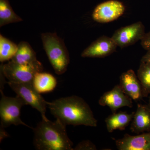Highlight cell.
<instances>
[{
    "label": "cell",
    "instance_id": "6da1fadb",
    "mask_svg": "<svg viewBox=\"0 0 150 150\" xmlns=\"http://www.w3.org/2000/svg\"><path fill=\"white\" fill-rule=\"evenodd\" d=\"M51 114L67 125L96 127L97 120L88 104L76 96L59 98L47 102Z\"/></svg>",
    "mask_w": 150,
    "mask_h": 150
},
{
    "label": "cell",
    "instance_id": "7a4b0ae2",
    "mask_svg": "<svg viewBox=\"0 0 150 150\" xmlns=\"http://www.w3.org/2000/svg\"><path fill=\"white\" fill-rule=\"evenodd\" d=\"M66 125L59 119H43L34 131L33 144L38 150H73V143L66 130Z\"/></svg>",
    "mask_w": 150,
    "mask_h": 150
},
{
    "label": "cell",
    "instance_id": "3957f363",
    "mask_svg": "<svg viewBox=\"0 0 150 150\" xmlns=\"http://www.w3.org/2000/svg\"><path fill=\"white\" fill-rule=\"evenodd\" d=\"M43 48L57 74L66 72L70 63L69 51L64 40L55 33L41 34Z\"/></svg>",
    "mask_w": 150,
    "mask_h": 150
},
{
    "label": "cell",
    "instance_id": "277c9868",
    "mask_svg": "<svg viewBox=\"0 0 150 150\" xmlns=\"http://www.w3.org/2000/svg\"><path fill=\"white\" fill-rule=\"evenodd\" d=\"M0 101V117L1 126L6 128L11 125H23L31 128L24 123L21 119V109L23 106L26 105L24 100L17 96L10 97L4 95L2 91Z\"/></svg>",
    "mask_w": 150,
    "mask_h": 150
},
{
    "label": "cell",
    "instance_id": "5b68a950",
    "mask_svg": "<svg viewBox=\"0 0 150 150\" xmlns=\"http://www.w3.org/2000/svg\"><path fill=\"white\" fill-rule=\"evenodd\" d=\"M42 64L22 65L12 61L1 66V72L8 82L16 83H33L35 74L42 71Z\"/></svg>",
    "mask_w": 150,
    "mask_h": 150
},
{
    "label": "cell",
    "instance_id": "8992f818",
    "mask_svg": "<svg viewBox=\"0 0 150 150\" xmlns=\"http://www.w3.org/2000/svg\"><path fill=\"white\" fill-rule=\"evenodd\" d=\"M12 89L26 103L36 109L41 114L42 119H48L46 115L47 101L36 90L33 83L8 82Z\"/></svg>",
    "mask_w": 150,
    "mask_h": 150
},
{
    "label": "cell",
    "instance_id": "52a82bcc",
    "mask_svg": "<svg viewBox=\"0 0 150 150\" xmlns=\"http://www.w3.org/2000/svg\"><path fill=\"white\" fill-rule=\"evenodd\" d=\"M145 34L144 25L142 22L138 21L115 30L111 38L117 46L122 48L142 40Z\"/></svg>",
    "mask_w": 150,
    "mask_h": 150
},
{
    "label": "cell",
    "instance_id": "ba28073f",
    "mask_svg": "<svg viewBox=\"0 0 150 150\" xmlns=\"http://www.w3.org/2000/svg\"><path fill=\"white\" fill-rule=\"evenodd\" d=\"M125 7L123 3L117 0H109L97 6L93 12L92 18L100 23L113 21L123 15Z\"/></svg>",
    "mask_w": 150,
    "mask_h": 150
},
{
    "label": "cell",
    "instance_id": "9c48e42d",
    "mask_svg": "<svg viewBox=\"0 0 150 150\" xmlns=\"http://www.w3.org/2000/svg\"><path fill=\"white\" fill-rule=\"evenodd\" d=\"M98 103L101 106L109 107L112 113L116 112L121 108L133 106V100L123 92L119 85L104 93L100 98Z\"/></svg>",
    "mask_w": 150,
    "mask_h": 150
},
{
    "label": "cell",
    "instance_id": "30bf717a",
    "mask_svg": "<svg viewBox=\"0 0 150 150\" xmlns=\"http://www.w3.org/2000/svg\"><path fill=\"white\" fill-rule=\"evenodd\" d=\"M117 46L112 38L102 36L86 48L81 56L83 58H104L115 52Z\"/></svg>",
    "mask_w": 150,
    "mask_h": 150
},
{
    "label": "cell",
    "instance_id": "8fae6325",
    "mask_svg": "<svg viewBox=\"0 0 150 150\" xmlns=\"http://www.w3.org/2000/svg\"><path fill=\"white\" fill-rule=\"evenodd\" d=\"M119 81L121 89L132 100L137 102L144 98L141 83L134 70H129L122 73Z\"/></svg>",
    "mask_w": 150,
    "mask_h": 150
},
{
    "label": "cell",
    "instance_id": "7c38bea8",
    "mask_svg": "<svg viewBox=\"0 0 150 150\" xmlns=\"http://www.w3.org/2000/svg\"><path fill=\"white\" fill-rule=\"evenodd\" d=\"M115 143L119 150H150V131L135 136L125 134Z\"/></svg>",
    "mask_w": 150,
    "mask_h": 150
},
{
    "label": "cell",
    "instance_id": "4fadbf2b",
    "mask_svg": "<svg viewBox=\"0 0 150 150\" xmlns=\"http://www.w3.org/2000/svg\"><path fill=\"white\" fill-rule=\"evenodd\" d=\"M130 130L137 134L150 131V108L148 104L137 105Z\"/></svg>",
    "mask_w": 150,
    "mask_h": 150
},
{
    "label": "cell",
    "instance_id": "5bb4252c",
    "mask_svg": "<svg viewBox=\"0 0 150 150\" xmlns=\"http://www.w3.org/2000/svg\"><path fill=\"white\" fill-rule=\"evenodd\" d=\"M134 112L128 113L126 111H120L108 115L105 121L108 132L112 133L116 130H125L133 120Z\"/></svg>",
    "mask_w": 150,
    "mask_h": 150
},
{
    "label": "cell",
    "instance_id": "9a60e30c",
    "mask_svg": "<svg viewBox=\"0 0 150 150\" xmlns=\"http://www.w3.org/2000/svg\"><path fill=\"white\" fill-rule=\"evenodd\" d=\"M11 61L22 65H38L41 64L37 60L35 52L29 43L23 41L18 44L16 54Z\"/></svg>",
    "mask_w": 150,
    "mask_h": 150
},
{
    "label": "cell",
    "instance_id": "2e32d148",
    "mask_svg": "<svg viewBox=\"0 0 150 150\" xmlns=\"http://www.w3.org/2000/svg\"><path fill=\"white\" fill-rule=\"evenodd\" d=\"M33 85L40 93H46L54 90L57 85V80L49 73L39 72L34 76Z\"/></svg>",
    "mask_w": 150,
    "mask_h": 150
},
{
    "label": "cell",
    "instance_id": "e0dca14e",
    "mask_svg": "<svg viewBox=\"0 0 150 150\" xmlns=\"http://www.w3.org/2000/svg\"><path fill=\"white\" fill-rule=\"evenodd\" d=\"M22 21L14 12L8 0H0V27Z\"/></svg>",
    "mask_w": 150,
    "mask_h": 150
},
{
    "label": "cell",
    "instance_id": "ac0fdd59",
    "mask_svg": "<svg viewBox=\"0 0 150 150\" xmlns=\"http://www.w3.org/2000/svg\"><path fill=\"white\" fill-rule=\"evenodd\" d=\"M18 45L0 35V62L10 61L16 54Z\"/></svg>",
    "mask_w": 150,
    "mask_h": 150
},
{
    "label": "cell",
    "instance_id": "d6986e66",
    "mask_svg": "<svg viewBox=\"0 0 150 150\" xmlns=\"http://www.w3.org/2000/svg\"><path fill=\"white\" fill-rule=\"evenodd\" d=\"M137 76L142 85L143 96L147 97L150 96V62H141Z\"/></svg>",
    "mask_w": 150,
    "mask_h": 150
},
{
    "label": "cell",
    "instance_id": "ffe728a7",
    "mask_svg": "<svg viewBox=\"0 0 150 150\" xmlns=\"http://www.w3.org/2000/svg\"><path fill=\"white\" fill-rule=\"evenodd\" d=\"M96 146L89 140H85L80 142L75 147V150H96Z\"/></svg>",
    "mask_w": 150,
    "mask_h": 150
},
{
    "label": "cell",
    "instance_id": "44dd1931",
    "mask_svg": "<svg viewBox=\"0 0 150 150\" xmlns=\"http://www.w3.org/2000/svg\"><path fill=\"white\" fill-rule=\"evenodd\" d=\"M141 45L147 51H150V31L146 33L141 40Z\"/></svg>",
    "mask_w": 150,
    "mask_h": 150
},
{
    "label": "cell",
    "instance_id": "7402d4cb",
    "mask_svg": "<svg viewBox=\"0 0 150 150\" xmlns=\"http://www.w3.org/2000/svg\"><path fill=\"white\" fill-rule=\"evenodd\" d=\"M141 62H150V51H147L146 54L143 56Z\"/></svg>",
    "mask_w": 150,
    "mask_h": 150
},
{
    "label": "cell",
    "instance_id": "603a6c76",
    "mask_svg": "<svg viewBox=\"0 0 150 150\" xmlns=\"http://www.w3.org/2000/svg\"><path fill=\"white\" fill-rule=\"evenodd\" d=\"M148 105H149V107L150 108V96L149 97V103H148Z\"/></svg>",
    "mask_w": 150,
    "mask_h": 150
}]
</instances>
